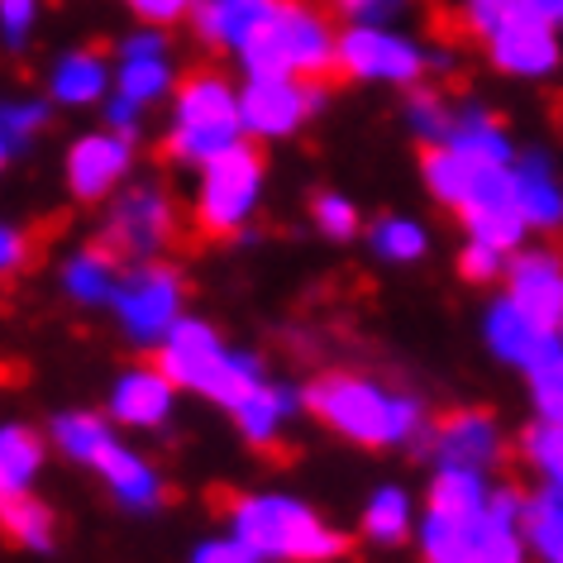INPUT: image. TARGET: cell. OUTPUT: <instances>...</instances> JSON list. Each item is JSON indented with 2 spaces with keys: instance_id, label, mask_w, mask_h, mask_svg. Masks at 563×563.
I'll return each instance as SVG.
<instances>
[{
  "instance_id": "obj_38",
  "label": "cell",
  "mask_w": 563,
  "mask_h": 563,
  "mask_svg": "<svg viewBox=\"0 0 563 563\" xmlns=\"http://www.w3.org/2000/svg\"><path fill=\"white\" fill-rule=\"evenodd\" d=\"M411 120H416V130L430 134V139L454 134V124H449V115L440 110V101H434V96H416V101H411Z\"/></svg>"
},
{
  "instance_id": "obj_33",
  "label": "cell",
  "mask_w": 563,
  "mask_h": 563,
  "mask_svg": "<svg viewBox=\"0 0 563 563\" xmlns=\"http://www.w3.org/2000/svg\"><path fill=\"white\" fill-rule=\"evenodd\" d=\"M530 373H534V401H540V411L563 426V354L540 363V368H530Z\"/></svg>"
},
{
  "instance_id": "obj_39",
  "label": "cell",
  "mask_w": 563,
  "mask_h": 563,
  "mask_svg": "<svg viewBox=\"0 0 563 563\" xmlns=\"http://www.w3.org/2000/svg\"><path fill=\"white\" fill-rule=\"evenodd\" d=\"M38 120H44V110H38V106L10 110V115H5V158H10V153H15V148H20V134H30Z\"/></svg>"
},
{
  "instance_id": "obj_16",
  "label": "cell",
  "mask_w": 563,
  "mask_h": 563,
  "mask_svg": "<svg viewBox=\"0 0 563 563\" xmlns=\"http://www.w3.org/2000/svg\"><path fill=\"white\" fill-rule=\"evenodd\" d=\"M167 397H173V383L158 368L134 373L115 387V416H124L130 426H158L167 416Z\"/></svg>"
},
{
  "instance_id": "obj_22",
  "label": "cell",
  "mask_w": 563,
  "mask_h": 563,
  "mask_svg": "<svg viewBox=\"0 0 563 563\" xmlns=\"http://www.w3.org/2000/svg\"><path fill=\"white\" fill-rule=\"evenodd\" d=\"M34 468H38V440L30 430L10 426L5 434H0V492H5V497L24 492Z\"/></svg>"
},
{
  "instance_id": "obj_20",
  "label": "cell",
  "mask_w": 563,
  "mask_h": 563,
  "mask_svg": "<svg viewBox=\"0 0 563 563\" xmlns=\"http://www.w3.org/2000/svg\"><path fill=\"white\" fill-rule=\"evenodd\" d=\"M511 516H516V497H497L483 516V540H477L468 563H520V544L511 534Z\"/></svg>"
},
{
  "instance_id": "obj_17",
  "label": "cell",
  "mask_w": 563,
  "mask_h": 563,
  "mask_svg": "<svg viewBox=\"0 0 563 563\" xmlns=\"http://www.w3.org/2000/svg\"><path fill=\"white\" fill-rule=\"evenodd\" d=\"M434 516H454V520H477L487 511L483 501V483L473 477V468H454L444 463V473L434 477V497H430Z\"/></svg>"
},
{
  "instance_id": "obj_11",
  "label": "cell",
  "mask_w": 563,
  "mask_h": 563,
  "mask_svg": "<svg viewBox=\"0 0 563 563\" xmlns=\"http://www.w3.org/2000/svg\"><path fill=\"white\" fill-rule=\"evenodd\" d=\"M511 297L540 320V325L559 330L563 320V267L549 253H526L511 263Z\"/></svg>"
},
{
  "instance_id": "obj_43",
  "label": "cell",
  "mask_w": 563,
  "mask_h": 563,
  "mask_svg": "<svg viewBox=\"0 0 563 563\" xmlns=\"http://www.w3.org/2000/svg\"><path fill=\"white\" fill-rule=\"evenodd\" d=\"M0 15H5V38L15 44V38L24 34V24H30V15H34V0H0Z\"/></svg>"
},
{
  "instance_id": "obj_30",
  "label": "cell",
  "mask_w": 563,
  "mask_h": 563,
  "mask_svg": "<svg viewBox=\"0 0 563 563\" xmlns=\"http://www.w3.org/2000/svg\"><path fill=\"white\" fill-rule=\"evenodd\" d=\"M373 249L387 253V258H397V263H406V258H416V253L426 249V239H420V230L416 224H406V220H383L373 230Z\"/></svg>"
},
{
  "instance_id": "obj_27",
  "label": "cell",
  "mask_w": 563,
  "mask_h": 563,
  "mask_svg": "<svg viewBox=\"0 0 563 563\" xmlns=\"http://www.w3.org/2000/svg\"><path fill=\"white\" fill-rule=\"evenodd\" d=\"M449 144L459 153H468L473 163H506L511 158V144L501 139V130L492 120H468V124H454V134H449Z\"/></svg>"
},
{
  "instance_id": "obj_9",
  "label": "cell",
  "mask_w": 563,
  "mask_h": 563,
  "mask_svg": "<svg viewBox=\"0 0 563 563\" xmlns=\"http://www.w3.org/2000/svg\"><path fill=\"white\" fill-rule=\"evenodd\" d=\"M487 334H492V349H497L501 358L526 363V368H540V363L559 358V340H554V330L540 325V320H534V316H530L516 297H511V301H501L497 311H492Z\"/></svg>"
},
{
  "instance_id": "obj_5",
  "label": "cell",
  "mask_w": 563,
  "mask_h": 563,
  "mask_svg": "<svg viewBox=\"0 0 563 563\" xmlns=\"http://www.w3.org/2000/svg\"><path fill=\"white\" fill-rule=\"evenodd\" d=\"M115 306L124 316L139 340H153V334L173 330V316H177V277L167 267H139L120 282L115 291Z\"/></svg>"
},
{
  "instance_id": "obj_8",
  "label": "cell",
  "mask_w": 563,
  "mask_h": 563,
  "mask_svg": "<svg viewBox=\"0 0 563 563\" xmlns=\"http://www.w3.org/2000/svg\"><path fill=\"white\" fill-rule=\"evenodd\" d=\"M340 58L349 67V77H387V81H416L420 77V53L411 44L377 30H354L340 38Z\"/></svg>"
},
{
  "instance_id": "obj_6",
  "label": "cell",
  "mask_w": 563,
  "mask_h": 563,
  "mask_svg": "<svg viewBox=\"0 0 563 563\" xmlns=\"http://www.w3.org/2000/svg\"><path fill=\"white\" fill-rule=\"evenodd\" d=\"M316 101H320V91L301 87V81H291V77H253L249 91H244V101H239V110H244L249 130L287 134Z\"/></svg>"
},
{
  "instance_id": "obj_23",
  "label": "cell",
  "mask_w": 563,
  "mask_h": 563,
  "mask_svg": "<svg viewBox=\"0 0 563 563\" xmlns=\"http://www.w3.org/2000/svg\"><path fill=\"white\" fill-rule=\"evenodd\" d=\"M526 530L549 563H563V492H544L526 506Z\"/></svg>"
},
{
  "instance_id": "obj_15",
  "label": "cell",
  "mask_w": 563,
  "mask_h": 563,
  "mask_svg": "<svg viewBox=\"0 0 563 563\" xmlns=\"http://www.w3.org/2000/svg\"><path fill=\"white\" fill-rule=\"evenodd\" d=\"M277 10V0H206L196 24H201L206 38L216 44H244L253 34V24L267 20Z\"/></svg>"
},
{
  "instance_id": "obj_10",
  "label": "cell",
  "mask_w": 563,
  "mask_h": 563,
  "mask_svg": "<svg viewBox=\"0 0 563 563\" xmlns=\"http://www.w3.org/2000/svg\"><path fill=\"white\" fill-rule=\"evenodd\" d=\"M492 58H497L506 73H549L559 58L549 20L530 15V10H516V15L492 34Z\"/></svg>"
},
{
  "instance_id": "obj_25",
  "label": "cell",
  "mask_w": 563,
  "mask_h": 563,
  "mask_svg": "<svg viewBox=\"0 0 563 563\" xmlns=\"http://www.w3.org/2000/svg\"><path fill=\"white\" fill-rule=\"evenodd\" d=\"M106 87V73H101V48L91 53H77V58H67L58 67V77H53V91L63 96V101H96Z\"/></svg>"
},
{
  "instance_id": "obj_18",
  "label": "cell",
  "mask_w": 563,
  "mask_h": 563,
  "mask_svg": "<svg viewBox=\"0 0 563 563\" xmlns=\"http://www.w3.org/2000/svg\"><path fill=\"white\" fill-rule=\"evenodd\" d=\"M91 463H101V473L110 477V483H115V492L124 501H134V506H148L153 497H158V483H153V473L144 468V463H139L134 454H124L120 444H101L96 449V459Z\"/></svg>"
},
{
  "instance_id": "obj_40",
  "label": "cell",
  "mask_w": 563,
  "mask_h": 563,
  "mask_svg": "<svg viewBox=\"0 0 563 563\" xmlns=\"http://www.w3.org/2000/svg\"><path fill=\"white\" fill-rule=\"evenodd\" d=\"M334 15H363V20H383L397 10V0H330Z\"/></svg>"
},
{
  "instance_id": "obj_14",
  "label": "cell",
  "mask_w": 563,
  "mask_h": 563,
  "mask_svg": "<svg viewBox=\"0 0 563 563\" xmlns=\"http://www.w3.org/2000/svg\"><path fill=\"white\" fill-rule=\"evenodd\" d=\"M434 444H440L444 463H454V468H477V463L497 454V434H492V420L483 411L444 416L440 430H434Z\"/></svg>"
},
{
  "instance_id": "obj_32",
  "label": "cell",
  "mask_w": 563,
  "mask_h": 563,
  "mask_svg": "<svg viewBox=\"0 0 563 563\" xmlns=\"http://www.w3.org/2000/svg\"><path fill=\"white\" fill-rule=\"evenodd\" d=\"M406 530V497L401 492H377V501L368 506V534H377V540H401Z\"/></svg>"
},
{
  "instance_id": "obj_26",
  "label": "cell",
  "mask_w": 563,
  "mask_h": 563,
  "mask_svg": "<svg viewBox=\"0 0 563 563\" xmlns=\"http://www.w3.org/2000/svg\"><path fill=\"white\" fill-rule=\"evenodd\" d=\"M5 530L15 534V540H24L30 549H48L53 544V516H48V506H38L34 497H5Z\"/></svg>"
},
{
  "instance_id": "obj_41",
  "label": "cell",
  "mask_w": 563,
  "mask_h": 563,
  "mask_svg": "<svg viewBox=\"0 0 563 563\" xmlns=\"http://www.w3.org/2000/svg\"><path fill=\"white\" fill-rule=\"evenodd\" d=\"M130 5L139 10L144 20H158V24H173L177 15H187L191 0H130Z\"/></svg>"
},
{
  "instance_id": "obj_2",
  "label": "cell",
  "mask_w": 563,
  "mask_h": 563,
  "mask_svg": "<svg viewBox=\"0 0 563 563\" xmlns=\"http://www.w3.org/2000/svg\"><path fill=\"white\" fill-rule=\"evenodd\" d=\"M153 368H158L167 383L196 387V391H206V397H216L224 406H239L253 387H258L253 363L230 358L206 325H173L167 330V349L153 358Z\"/></svg>"
},
{
  "instance_id": "obj_7",
  "label": "cell",
  "mask_w": 563,
  "mask_h": 563,
  "mask_svg": "<svg viewBox=\"0 0 563 563\" xmlns=\"http://www.w3.org/2000/svg\"><path fill=\"white\" fill-rule=\"evenodd\" d=\"M167 239H177L167 201L158 191H134L130 201L115 210V224H110L106 244L130 263V258H139V253H153L158 244H167Z\"/></svg>"
},
{
  "instance_id": "obj_13",
  "label": "cell",
  "mask_w": 563,
  "mask_h": 563,
  "mask_svg": "<svg viewBox=\"0 0 563 563\" xmlns=\"http://www.w3.org/2000/svg\"><path fill=\"white\" fill-rule=\"evenodd\" d=\"M177 110H181V124H196V130H239L244 110L234 106L230 87L210 73H191L177 91Z\"/></svg>"
},
{
  "instance_id": "obj_21",
  "label": "cell",
  "mask_w": 563,
  "mask_h": 563,
  "mask_svg": "<svg viewBox=\"0 0 563 563\" xmlns=\"http://www.w3.org/2000/svg\"><path fill=\"white\" fill-rule=\"evenodd\" d=\"M473 158L468 153H459L454 144L449 148H426V177H430V187H434V196L440 201H449V206H463V196H468V187H473Z\"/></svg>"
},
{
  "instance_id": "obj_12",
  "label": "cell",
  "mask_w": 563,
  "mask_h": 563,
  "mask_svg": "<svg viewBox=\"0 0 563 563\" xmlns=\"http://www.w3.org/2000/svg\"><path fill=\"white\" fill-rule=\"evenodd\" d=\"M130 167V144L124 139H110V134H96V139H81L67 158V177H73V191L96 201L101 191L115 187V177Z\"/></svg>"
},
{
  "instance_id": "obj_44",
  "label": "cell",
  "mask_w": 563,
  "mask_h": 563,
  "mask_svg": "<svg viewBox=\"0 0 563 563\" xmlns=\"http://www.w3.org/2000/svg\"><path fill=\"white\" fill-rule=\"evenodd\" d=\"M520 10H530V15H540V20H563V0H520Z\"/></svg>"
},
{
  "instance_id": "obj_36",
  "label": "cell",
  "mask_w": 563,
  "mask_h": 563,
  "mask_svg": "<svg viewBox=\"0 0 563 563\" xmlns=\"http://www.w3.org/2000/svg\"><path fill=\"white\" fill-rule=\"evenodd\" d=\"M316 220H320V230L325 234H354V224H358V216H354V206L349 201H340V196H316Z\"/></svg>"
},
{
  "instance_id": "obj_3",
  "label": "cell",
  "mask_w": 563,
  "mask_h": 563,
  "mask_svg": "<svg viewBox=\"0 0 563 563\" xmlns=\"http://www.w3.org/2000/svg\"><path fill=\"white\" fill-rule=\"evenodd\" d=\"M306 406L358 444H391V440H401L416 420L411 401H391L377 387L354 383V377H320V383L306 391Z\"/></svg>"
},
{
  "instance_id": "obj_42",
  "label": "cell",
  "mask_w": 563,
  "mask_h": 563,
  "mask_svg": "<svg viewBox=\"0 0 563 563\" xmlns=\"http://www.w3.org/2000/svg\"><path fill=\"white\" fill-rule=\"evenodd\" d=\"M258 554L244 544V540H234V544H206L201 554H196V563H253Z\"/></svg>"
},
{
  "instance_id": "obj_45",
  "label": "cell",
  "mask_w": 563,
  "mask_h": 563,
  "mask_svg": "<svg viewBox=\"0 0 563 563\" xmlns=\"http://www.w3.org/2000/svg\"><path fill=\"white\" fill-rule=\"evenodd\" d=\"M158 48H163V38L144 34V38H134V44H124V58H158Z\"/></svg>"
},
{
  "instance_id": "obj_24",
  "label": "cell",
  "mask_w": 563,
  "mask_h": 563,
  "mask_svg": "<svg viewBox=\"0 0 563 563\" xmlns=\"http://www.w3.org/2000/svg\"><path fill=\"white\" fill-rule=\"evenodd\" d=\"M282 406H287V397L273 391V387H263V383L234 406V416H239V426H244V434H249V440H258L263 449H273V454H282V449L273 444V426H277Z\"/></svg>"
},
{
  "instance_id": "obj_28",
  "label": "cell",
  "mask_w": 563,
  "mask_h": 563,
  "mask_svg": "<svg viewBox=\"0 0 563 563\" xmlns=\"http://www.w3.org/2000/svg\"><path fill=\"white\" fill-rule=\"evenodd\" d=\"M230 144H234L230 130H196V124H181L163 144V153L167 158H216V153H224Z\"/></svg>"
},
{
  "instance_id": "obj_35",
  "label": "cell",
  "mask_w": 563,
  "mask_h": 563,
  "mask_svg": "<svg viewBox=\"0 0 563 563\" xmlns=\"http://www.w3.org/2000/svg\"><path fill=\"white\" fill-rule=\"evenodd\" d=\"M520 10V0H468V10H463V20H468L473 34H497L506 20H511Z\"/></svg>"
},
{
  "instance_id": "obj_37",
  "label": "cell",
  "mask_w": 563,
  "mask_h": 563,
  "mask_svg": "<svg viewBox=\"0 0 563 563\" xmlns=\"http://www.w3.org/2000/svg\"><path fill=\"white\" fill-rule=\"evenodd\" d=\"M497 263H501V249H497V244H483V239H477V244L459 258V273L468 277V282H487V277H497Z\"/></svg>"
},
{
  "instance_id": "obj_19",
  "label": "cell",
  "mask_w": 563,
  "mask_h": 563,
  "mask_svg": "<svg viewBox=\"0 0 563 563\" xmlns=\"http://www.w3.org/2000/svg\"><path fill=\"white\" fill-rule=\"evenodd\" d=\"M516 201H520V216H526L530 224H559V220H563V201H559V191L549 187V173H544L540 158H526V163H520Z\"/></svg>"
},
{
  "instance_id": "obj_34",
  "label": "cell",
  "mask_w": 563,
  "mask_h": 563,
  "mask_svg": "<svg viewBox=\"0 0 563 563\" xmlns=\"http://www.w3.org/2000/svg\"><path fill=\"white\" fill-rule=\"evenodd\" d=\"M124 96L130 101H148V96H158L167 87V67L158 58H130V67H124Z\"/></svg>"
},
{
  "instance_id": "obj_29",
  "label": "cell",
  "mask_w": 563,
  "mask_h": 563,
  "mask_svg": "<svg viewBox=\"0 0 563 563\" xmlns=\"http://www.w3.org/2000/svg\"><path fill=\"white\" fill-rule=\"evenodd\" d=\"M526 449L540 468L554 477V487L563 492V426L559 420H544V426H530L526 430Z\"/></svg>"
},
{
  "instance_id": "obj_4",
  "label": "cell",
  "mask_w": 563,
  "mask_h": 563,
  "mask_svg": "<svg viewBox=\"0 0 563 563\" xmlns=\"http://www.w3.org/2000/svg\"><path fill=\"white\" fill-rule=\"evenodd\" d=\"M258 177H263V153L249 144H230L216 158H206V187H201V224L206 239H230L239 230V220L249 216L253 196H258Z\"/></svg>"
},
{
  "instance_id": "obj_31",
  "label": "cell",
  "mask_w": 563,
  "mask_h": 563,
  "mask_svg": "<svg viewBox=\"0 0 563 563\" xmlns=\"http://www.w3.org/2000/svg\"><path fill=\"white\" fill-rule=\"evenodd\" d=\"M58 440H63L67 454L96 459V449L106 444V426L96 416H67V420H58Z\"/></svg>"
},
{
  "instance_id": "obj_1",
  "label": "cell",
  "mask_w": 563,
  "mask_h": 563,
  "mask_svg": "<svg viewBox=\"0 0 563 563\" xmlns=\"http://www.w3.org/2000/svg\"><path fill=\"white\" fill-rule=\"evenodd\" d=\"M210 511L230 516L239 540H244L253 554H267V559L320 563V559H340L349 549L340 534L320 526L306 506L282 501V497H234L230 487H216L210 492Z\"/></svg>"
}]
</instances>
